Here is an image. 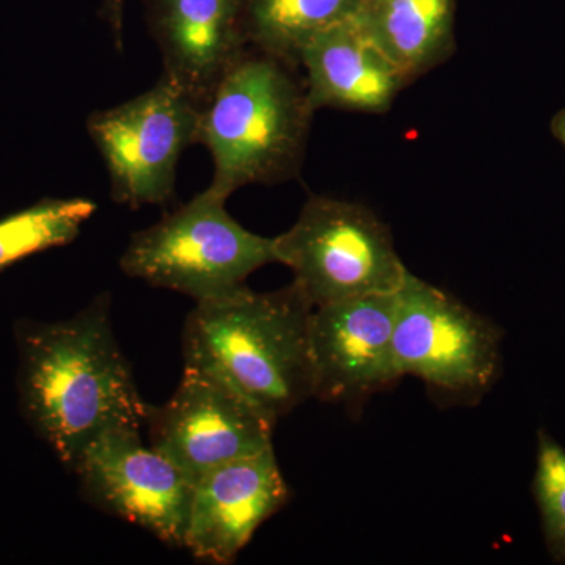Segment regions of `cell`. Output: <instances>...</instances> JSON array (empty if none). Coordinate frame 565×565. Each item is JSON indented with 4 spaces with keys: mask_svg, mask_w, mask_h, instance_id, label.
Instances as JSON below:
<instances>
[{
    "mask_svg": "<svg viewBox=\"0 0 565 565\" xmlns=\"http://www.w3.org/2000/svg\"><path fill=\"white\" fill-rule=\"evenodd\" d=\"M102 294L63 321L14 323L20 411L33 434L66 468L93 438L114 427H141L148 404L110 321Z\"/></svg>",
    "mask_w": 565,
    "mask_h": 565,
    "instance_id": "6da1fadb",
    "label": "cell"
},
{
    "mask_svg": "<svg viewBox=\"0 0 565 565\" xmlns=\"http://www.w3.org/2000/svg\"><path fill=\"white\" fill-rule=\"evenodd\" d=\"M311 315L294 281L196 302L182 330L184 367L217 379L277 423L313 397Z\"/></svg>",
    "mask_w": 565,
    "mask_h": 565,
    "instance_id": "7a4b0ae2",
    "label": "cell"
},
{
    "mask_svg": "<svg viewBox=\"0 0 565 565\" xmlns=\"http://www.w3.org/2000/svg\"><path fill=\"white\" fill-rule=\"evenodd\" d=\"M292 65L248 47L200 110L196 143L210 151V191L228 200L252 184L299 174L315 110Z\"/></svg>",
    "mask_w": 565,
    "mask_h": 565,
    "instance_id": "3957f363",
    "label": "cell"
},
{
    "mask_svg": "<svg viewBox=\"0 0 565 565\" xmlns=\"http://www.w3.org/2000/svg\"><path fill=\"white\" fill-rule=\"evenodd\" d=\"M225 204L206 189L134 233L120 258L122 274L195 302L245 288L253 273L277 263L274 237L248 232Z\"/></svg>",
    "mask_w": 565,
    "mask_h": 565,
    "instance_id": "277c9868",
    "label": "cell"
},
{
    "mask_svg": "<svg viewBox=\"0 0 565 565\" xmlns=\"http://www.w3.org/2000/svg\"><path fill=\"white\" fill-rule=\"evenodd\" d=\"M274 245L313 308L396 292L408 273L388 226L362 204L332 196L310 195Z\"/></svg>",
    "mask_w": 565,
    "mask_h": 565,
    "instance_id": "5b68a950",
    "label": "cell"
},
{
    "mask_svg": "<svg viewBox=\"0 0 565 565\" xmlns=\"http://www.w3.org/2000/svg\"><path fill=\"white\" fill-rule=\"evenodd\" d=\"M501 330L408 270L396 291L394 359L441 405H476L500 373Z\"/></svg>",
    "mask_w": 565,
    "mask_h": 565,
    "instance_id": "8992f818",
    "label": "cell"
},
{
    "mask_svg": "<svg viewBox=\"0 0 565 565\" xmlns=\"http://www.w3.org/2000/svg\"><path fill=\"white\" fill-rule=\"evenodd\" d=\"M200 110L162 74L150 90L88 115L87 134L106 163L115 203L136 211L173 202L178 162L196 143Z\"/></svg>",
    "mask_w": 565,
    "mask_h": 565,
    "instance_id": "52a82bcc",
    "label": "cell"
},
{
    "mask_svg": "<svg viewBox=\"0 0 565 565\" xmlns=\"http://www.w3.org/2000/svg\"><path fill=\"white\" fill-rule=\"evenodd\" d=\"M82 497L98 511L182 548L193 481L141 440L139 427H114L93 438L70 468Z\"/></svg>",
    "mask_w": 565,
    "mask_h": 565,
    "instance_id": "ba28073f",
    "label": "cell"
},
{
    "mask_svg": "<svg viewBox=\"0 0 565 565\" xmlns=\"http://www.w3.org/2000/svg\"><path fill=\"white\" fill-rule=\"evenodd\" d=\"M275 422L217 379L184 367L162 405H148L150 445L193 482L214 468L273 445Z\"/></svg>",
    "mask_w": 565,
    "mask_h": 565,
    "instance_id": "9c48e42d",
    "label": "cell"
},
{
    "mask_svg": "<svg viewBox=\"0 0 565 565\" xmlns=\"http://www.w3.org/2000/svg\"><path fill=\"white\" fill-rule=\"evenodd\" d=\"M396 292L313 308V397L359 411L403 379L394 359Z\"/></svg>",
    "mask_w": 565,
    "mask_h": 565,
    "instance_id": "30bf717a",
    "label": "cell"
},
{
    "mask_svg": "<svg viewBox=\"0 0 565 565\" xmlns=\"http://www.w3.org/2000/svg\"><path fill=\"white\" fill-rule=\"evenodd\" d=\"M289 498L274 446L214 468L193 482L182 548L202 563L233 564Z\"/></svg>",
    "mask_w": 565,
    "mask_h": 565,
    "instance_id": "8fae6325",
    "label": "cell"
},
{
    "mask_svg": "<svg viewBox=\"0 0 565 565\" xmlns=\"http://www.w3.org/2000/svg\"><path fill=\"white\" fill-rule=\"evenodd\" d=\"M163 76L200 106L250 47L248 0H141Z\"/></svg>",
    "mask_w": 565,
    "mask_h": 565,
    "instance_id": "7c38bea8",
    "label": "cell"
},
{
    "mask_svg": "<svg viewBox=\"0 0 565 565\" xmlns=\"http://www.w3.org/2000/svg\"><path fill=\"white\" fill-rule=\"evenodd\" d=\"M299 65L307 73L305 87L315 111L385 114L405 85L411 84L351 20L308 41L300 51Z\"/></svg>",
    "mask_w": 565,
    "mask_h": 565,
    "instance_id": "4fadbf2b",
    "label": "cell"
},
{
    "mask_svg": "<svg viewBox=\"0 0 565 565\" xmlns=\"http://www.w3.org/2000/svg\"><path fill=\"white\" fill-rule=\"evenodd\" d=\"M351 21L411 82L455 54L456 0H360Z\"/></svg>",
    "mask_w": 565,
    "mask_h": 565,
    "instance_id": "5bb4252c",
    "label": "cell"
},
{
    "mask_svg": "<svg viewBox=\"0 0 565 565\" xmlns=\"http://www.w3.org/2000/svg\"><path fill=\"white\" fill-rule=\"evenodd\" d=\"M360 0H248L250 47L299 65L300 51L313 36L351 20Z\"/></svg>",
    "mask_w": 565,
    "mask_h": 565,
    "instance_id": "9a60e30c",
    "label": "cell"
},
{
    "mask_svg": "<svg viewBox=\"0 0 565 565\" xmlns=\"http://www.w3.org/2000/svg\"><path fill=\"white\" fill-rule=\"evenodd\" d=\"M98 204L84 196L43 199L0 218V270L77 239Z\"/></svg>",
    "mask_w": 565,
    "mask_h": 565,
    "instance_id": "2e32d148",
    "label": "cell"
},
{
    "mask_svg": "<svg viewBox=\"0 0 565 565\" xmlns=\"http://www.w3.org/2000/svg\"><path fill=\"white\" fill-rule=\"evenodd\" d=\"M534 493L546 544L553 555L565 557V451L544 433L539 435Z\"/></svg>",
    "mask_w": 565,
    "mask_h": 565,
    "instance_id": "e0dca14e",
    "label": "cell"
},
{
    "mask_svg": "<svg viewBox=\"0 0 565 565\" xmlns=\"http://www.w3.org/2000/svg\"><path fill=\"white\" fill-rule=\"evenodd\" d=\"M128 0H103L102 18L109 25L111 41L115 50L122 52L125 39H122V29H125V10Z\"/></svg>",
    "mask_w": 565,
    "mask_h": 565,
    "instance_id": "ac0fdd59",
    "label": "cell"
},
{
    "mask_svg": "<svg viewBox=\"0 0 565 565\" xmlns=\"http://www.w3.org/2000/svg\"><path fill=\"white\" fill-rule=\"evenodd\" d=\"M550 129H552L553 137L565 148V107L552 118Z\"/></svg>",
    "mask_w": 565,
    "mask_h": 565,
    "instance_id": "d6986e66",
    "label": "cell"
}]
</instances>
